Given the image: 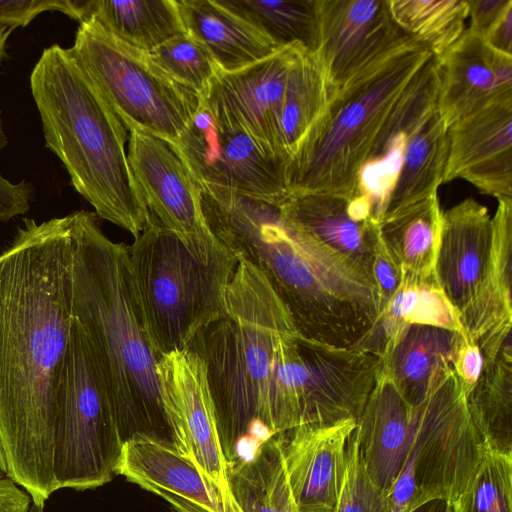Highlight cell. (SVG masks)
I'll list each match as a JSON object with an SVG mask.
<instances>
[{
  "mask_svg": "<svg viewBox=\"0 0 512 512\" xmlns=\"http://www.w3.org/2000/svg\"><path fill=\"white\" fill-rule=\"evenodd\" d=\"M443 183L464 179L482 193L512 198V93L448 126Z\"/></svg>",
  "mask_w": 512,
  "mask_h": 512,
  "instance_id": "e0dca14e",
  "label": "cell"
},
{
  "mask_svg": "<svg viewBox=\"0 0 512 512\" xmlns=\"http://www.w3.org/2000/svg\"><path fill=\"white\" fill-rule=\"evenodd\" d=\"M409 36L391 53L338 87L328 107L285 165L289 196L351 199L357 175L397 102L433 57Z\"/></svg>",
  "mask_w": 512,
  "mask_h": 512,
  "instance_id": "8992f818",
  "label": "cell"
},
{
  "mask_svg": "<svg viewBox=\"0 0 512 512\" xmlns=\"http://www.w3.org/2000/svg\"><path fill=\"white\" fill-rule=\"evenodd\" d=\"M409 512H455V506L452 502L445 499H432Z\"/></svg>",
  "mask_w": 512,
  "mask_h": 512,
  "instance_id": "bcb514c9",
  "label": "cell"
},
{
  "mask_svg": "<svg viewBox=\"0 0 512 512\" xmlns=\"http://www.w3.org/2000/svg\"><path fill=\"white\" fill-rule=\"evenodd\" d=\"M319 55L334 91L391 53L408 36L386 0H316Z\"/></svg>",
  "mask_w": 512,
  "mask_h": 512,
  "instance_id": "9a60e30c",
  "label": "cell"
},
{
  "mask_svg": "<svg viewBox=\"0 0 512 512\" xmlns=\"http://www.w3.org/2000/svg\"><path fill=\"white\" fill-rule=\"evenodd\" d=\"M127 251L152 348L159 357L189 349L198 332L224 313L239 260L228 250L209 264L198 261L152 214Z\"/></svg>",
  "mask_w": 512,
  "mask_h": 512,
  "instance_id": "52a82bcc",
  "label": "cell"
},
{
  "mask_svg": "<svg viewBox=\"0 0 512 512\" xmlns=\"http://www.w3.org/2000/svg\"><path fill=\"white\" fill-rule=\"evenodd\" d=\"M382 359L361 348H339L290 333L276 379L273 432L359 417Z\"/></svg>",
  "mask_w": 512,
  "mask_h": 512,
  "instance_id": "8fae6325",
  "label": "cell"
},
{
  "mask_svg": "<svg viewBox=\"0 0 512 512\" xmlns=\"http://www.w3.org/2000/svg\"><path fill=\"white\" fill-rule=\"evenodd\" d=\"M489 258L482 278L460 311L465 336L480 349L484 366L492 362L512 326V198H497Z\"/></svg>",
  "mask_w": 512,
  "mask_h": 512,
  "instance_id": "44dd1931",
  "label": "cell"
},
{
  "mask_svg": "<svg viewBox=\"0 0 512 512\" xmlns=\"http://www.w3.org/2000/svg\"><path fill=\"white\" fill-rule=\"evenodd\" d=\"M372 277L379 292L382 311L399 288L403 271L399 263L385 246L380 234L374 250Z\"/></svg>",
  "mask_w": 512,
  "mask_h": 512,
  "instance_id": "60d3db41",
  "label": "cell"
},
{
  "mask_svg": "<svg viewBox=\"0 0 512 512\" xmlns=\"http://www.w3.org/2000/svg\"><path fill=\"white\" fill-rule=\"evenodd\" d=\"M149 53L171 78L200 98L206 97L211 84L223 71L211 53L187 32Z\"/></svg>",
  "mask_w": 512,
  "mask_h": 512,
  "instance_id": "8d00e7d4",
  "label": "cell"
},
{
  "mask_svg": "<svg viewBox=\"0 0 512 512\" xmlns=\"http://www.w3.org/2000/svg\"><path fill=\"white\" fill-rule=\"evenodd\" d=\"M127 156L150 214L198 261L209 264L228 251L210 230L200 185L171 142L131 130Z\"/></svg>",
  "mask_w": 512,
  "mask_h": 512,
  "instance_id": "4fadbf2b",
  "label": "cell"
},
{
  "mask_svg": "<svg viewBox=\"0 0 512 512\" xmlns=\"http://www.w3.org/2000/svg\"><path fill=\"white\" fill-rule=\"evenodd\" d=\"M448 150V126L436 108L407 142L402 168L386 212L437 194L444 180Z\"/></svg>",
  "mask_w": 512,
  "mask_h": 512,
  "instance_id": "d6a6232c",
  "label": "cell"
},
{
  "mask_svg": "<svg viewBox=\"0 0 512 512\" xmlns=\"http://www.w3.org/2000/svg\"><path fill=\"white\" fill-rule=\"evenodd\" d=\"M410 325L440 327L464 334L460 313L445 296L437 278L403 275L396 293L359 347L382 357Z\"/></svg>",
  "mask_w": 512,
  "mask_h": 512,
  "instance_id": "83f0119b",
  "label": "cell"
},
{
  "mask_svg": "<svg viewBox=\"0 0 512 512\" xmlns=\"http://www.w3.org/2000/svg\"><path fill=\"white\" fill-rule=\"evenodd\" d=\"M334 92L317 52L301 48L289 73L280 119L286 162L322 118Z\"/></svg>",
  "mask_w": 512,
  "mask_h": 512,
  "instance_id": "1f68e13d",
  "label": "cell"
},
{
  "mask_svg": "<svg viewBox=\"0 0 512 512\" xmlns=\"http://www.w3.org/2000/svg\"><path fill=\"white\" fill-rule=\"evenodd\" d=\"M6 476L0 473V479L5 478Z\"/></svg>",
  "mask_w": 512,
  "mask_h": 512,
  "instance_id": "f907efd6",
  "label": "cell"
},
{
  "mask_svg": "<svg viewBox=\"0 0 512 512\" xmlns=\"http://www.w3.org/2000/svg\"><path fill=\"white\" fill-rule=\"evenodd\" d=\"M172 144L199 185L232 190L279 206L288 198L286 161L264 151L242 126L203 98Z\"/></svg>",
  "mask_w": 512,
  "mask_h": 512,
  "instance_id": "7c38bea8",
  "label": "cell"
},
{
  "mask_svg": "<svg viewBox=\"0 0 512 512\" xmlns=\"http://www.w3.org/2000/svg\"><path fill=\"white\" fill-rule=\"evenodd\" d=\"M395 25L439 56L464 32L467 0H386Z\"/></svg>",
  "mask_w": 512,
  "mask_h": 512,
  "instance_id": "d590c367",
  "label": "cell"
},
{
  "mask_svg": "<svg viewBox=\"0 0 512 512\" xmlns=\"http://www.w3.org/2000/svg\"><path fill=\"white\" fill-rule=\"evenodd\" d=\"M12 31V28H9L8 26L0 23V64L2 62L3 57L6 55L5 45Z\"/></svg>",
  "mask_w": 512,
  "mask_h": 512,
  "instance_id": "7dc6e473",
  "label": "cell"
},
{
  "mask_svg": "<svg viewBox=\"0 0 512 512\" xmlns=\"http://www.w3.org/2000/svg\"><path fill=\"white\" fill-rule=\"evenodd\" d=\"M482 39L490 48L512 56V5L504 11Z\"/></svg>",
  "mask_w": 512,
  "mask_h": 512,
  "instance_id": "ee69618b",
  "label": "cell"
},
{
  "mask_svg": "<svg viewBox=\"0 0 512 512\" xmlns=\"http://www.w3.org/2000/svg\"><path fill=\"white\" fill-rule=\"evenodd\" d=\"M483 367L484 361L479 347L464 336L455 353L452 369L462 383L466 396L478 381Z\"/></svg>",
  "mask_w": 512,
  "mask_h": 512,
  "instance_id": "b9f144b4",
  "label": "cell"
},
{
  "mask_svg": "<svg viewBox=\"0 0 512 512\" xmlns=\"http://www.w3.org/2000/svg\"><path fill=\"white\" fill-rule=\"evenodd\" d=\"M301 48L283 47L240 70L222 71L203 98L242 126L264 151L285 161L280 119L289 73Z\"/></svg>",
  "mask_w": 512,
  "mask_h": 512,
  "instance_id": "2e32d148",
  "label": "cell"
},
{
  "mask_svg": "<svg viewBox=\"0 0 512 512\" xmlns=\"http://www.w3.org/2000/svg\"><path fill=\"white\" fill-rule=\"evenodd\" d=\"M469 6L470 25L467 28L481 39L512 5V0H467Z\"/></svg>",
  "mask_w": 512,
  "mask_h": 512,
  "instance_id": "7bdbcfd3",
  "label": "cell"
},
{
  "mask_svg": "<svg viewBox=\"0 0 512 512\" xmlns=\"http://www.w3.org/2000/svg\"><path fill=\"white\" fill-rule=\"evenodd\" d=\"M347 202L329 194L294 195L285 200L280 211L289 222L372 277L378 224L373 220H354Z\"/></svg>",
  "mask_w": 512,
  "mask_h": 512,
  "instance_id": "d4e9b609",
  "label": "cell"
},
{
  "mask_svg": "<svg viewBox=\"0 0 512 512\" xmlns=\"http://www.w3.org/2000/svg\"><path fill=\"white\" fill-rule=\"evenodd\" d=\"M84 8L83 21L93 17L121 41L146 52L187 32L177 0H85Z\"/></svg>",
  "mask_w": 512,
  "mask_h": 512,
  "instance_id": "f546056e",
  "label": "cell"
},
{
  "mask_svg": "<svg viewBox=\"0 0 512 512\" xmlns=\"http://www.w3.org/2000/svg\"><path fill=\"white\" fill-rule=\"evenodd\" d=\"M75 213L72 313L86 338L123 445L148 440L178 452L133 286L127 245L89 211Z\"/></svg>",
  "mask_w": 512,
  "mask_h": 512,
  "instance_id": "3957f363",
  "label": "cell"
},
{
  "mask_svg": "<svg viewBox=\"0 0 512 512\" xmlns=\"http://www.w3.org/2000/svg\"><path fill=\"white\" fill-rule=\"evenodd\" d=\"M118 475L163 499L176 512H244L174 449L148 440L126 442Z\"/></svg>",
  "mask_w": 512,
  "mask_h": 512,
  "instance_id": "ffe728a7",
  "label": "cell"
},
{
  "mask_svg": "<svg viewBox=\"0 0 512 512\" xmlns=\"http://www.w3.org/2000/svg\"><path fill=\"white\" fill-rule=\"evenodd\" d=\"M85 0H0V23L9 28L27 26L44 11H59L82 22Z\"/></svg>",
  "mask_w": 512,
  "mask_h": 512,
  "instance_id": "ab89813d",
  "label": "cell"
},
{
  "mask_svg": "<svg viewBox=\"0 0 512 512\" xmlns=\"http://www.w3.org/2000/svg\"><path fill=\"white\" fill-rule=\"evenodd\" d=\"M356 425V419H345L305 424L278 433L299 512H335L346 446Z\"/></svg>",
  "mask_w": 512,
  "mask_h": 512,
  "instance_id": "ac0fdd59",
  "label": "cell"
},
{
  "mask_svg": "<svg viewBox=\"0 0 512 512\" xmlns=\"http://www.w3.org/2000/svg\"><path fill=\"white\" fill-rule=\"evenodd\" d=\"M0 473L7 477V475H6L5 460H4V455H3V452H2L1 444H0Z\"/></svg>",
  "mask_w": 512,
  "mask_h": 512,
  "instance_id": "c3c4849f",
  "label": "cell"
},
{
  "mask_svg": "<svg viewBox=\"0 0 512 512\" xmlns=\"http://www.w3.org/2000/svg\"><path fill=\"white\" fill-rule=\"evenodd\" d=\"M291 315L255 266L239 260L226 288L225 310L193 339L204 362L217 429L228 465L242 446L273 433L275 390Z\"/></svg>",
  "mask_w": 512,
  "mask_h": 512,
  "instance_id": "277c9868",
  "label": "cell"
},
{
  "mask_svg": "<svg viewBox=\"0 0 512 512\" xmlns=\"http://www.w3.org/2000/svg\"><path fill=\"white\" fill-rule=\"evenodd\" d=\"M156 372L178 453L225 495L233 496L203 360L189 349L169 352L159 358Z\"/></svg>",
  "mask_w": 512,
  "mask_h": 512,
  "instance_id": "5bb4252c",
  "label": "cell"
},
{
  "mask_svg": "<svg viewBox=\"0 0 512 512\" xmlns=\"http://www.w3.org/2000/svg\"><path fill=\"white\" fill-rule=\"evenodd\" d=\"M44 506L32 502L28 512H44Z\"/></svg>",
  "mask_w": 512,
  "mask_h": 512,
  "instance_id": "681fc988",
  "label": "cell"
},
{
  "mask_svg": "<svg viewBox=\"0 0 512 512\" xmlns=\"http://www.w3.org/2000/svg\"><path fill=\"white\" fill-rule=\"evenodd\" d=\"M416 420L417 406L407 402L381 366L355 434L369 478L387 497L404 464Z\"/></svg>",
  "mask_w": 512,
  "mask_h": 512,
  "instance_id": "7402d4cb",
  "label": "cell"
},
{
  "mask_svg": "<svg viewBox=\"0 0 512 512\" xmlns=\"http://www.w3.org/2000/svg\"><path fill=\"white\" fill-rule=\"evenodd\" d=\"M30 495L8 477L0 479V512H28Z\"/></svg>",
  "mask_w": 512,
  "mask_h": 512,
  "instance_id": "f6af8a7d",
  "label": "cell"
},
{
  "mask_svg": "<svg viewBox=\"0 0 512 512\" xmlns=\"http://www.w3.org/2000/svg\"><path fill=\"white\" fill-rule=\"evenodd\" d=\"M201 203L215 237L262 272L301 336L355 348L369 335L381 311L370 275L289 222L279 205L218 187H204Z\"/></svg>",
  "mask_w": 512,
  "mask_h": 512,
  "instance_id": "7a4b0ae2",
  "label": "cell"
},
{
  "mask_svg": "<svg viewBox=\"0 0 512 512\" xmlns=\"http://www.w3.org/2000/svg\"><path fill=\"white\" fill-rule=\"evenodd\" d=\"M491 239V217L487 208L475 199L467 198L443 212L435 275L459 313L482 278Z\"/></svg>",
  "mask_w": 512,
  "mask_h": 512,
  "instance_id": "603a6c76",
  "label": "cell"
},
{
  "mask_svg": "<svg viewBox=\"0 0 512 512\" xmlns=\"http://www.w3.org/2000/svg\"><path fill=\"white\" fill-rule=\"evenodd\" d=\"M46 147L64 164L95 214L136 237L150 212L129 164L127 129L69 48L43 50L30 75Z\"/></svg>",
  "mask_w": 512,
  "mask_h": 512,
  "instance_id": "5b68a950",
  "label": "cell"
},
{
  "mask_svg": "<svg viewBox=\"0 0 512 512\" xmlns=\"http://www.w3.org/2000/svg\"><path fill=\"white\" fill-rule=\"evenodd\" d=\"M471 420L490 450L512 454V347L509 337L466 396Z\"/></svg>",
  "mask_w": 512,
  "mask_h": 512,
  "instance_id": "836d02e7",
  "label": "cell"
},
{
  "mask_svg": "<svg viewBox=\"0 0 512 512\" xmlns=\"http://www.w3.org/2000/svg\"><path fill=\"white\" fill-rule=\"evenodd\" d=\"M465 334L428 325H410L382 355V367L412 406L428 395L452 362Z\"/></svg>",
  "mask_w": 512,
  "mask_h": 512,
  "instance_id": "484cf974",
  "label": "cell"
},
{
  "mask_svg": "<svg viewBox=\"0 0 512 512\" xmlns=\"http://www.w3.org/2000/svg\"><path fill=\"white\" fill-rule=\"evenodd\" d=\"M455 512H512V454L487 448Z\"/></svg>",
  "mask_w": 512,
  "mask_h": 512,
  "instance_id": "74e56055",
  "label": "cell"
},
{
  "mask_svg": "<svg viewBox=\"0 0 512 512\" xmlns=\"http://www.w3.org/2000/svg\"><path fill=\"white\" fill-rule=\"evenodd\" d=\"M443 212L438 194L387 211L377 222L379 234L403 275L436 278L435 261Z\"/></svg>",
  "mask_w": 512,
  "mask_h": 512,
  "instance_id": "f1b7e54d",
  "label": "cell"
},
{
  "mask_svg": "<svg viewBox=\"0 0 512 512\" xmlns=\"http://www.w3.org/2000/svg\"><path fill=\"white\" fill-rule=\"evenodd\" d=\"M486 450L469 415L464 387L449 368L417 405L412 442L387 497L389 512H409L432 499L455 503Z\"/></svg>",
  "mask_w": 512,
  "mask_h": 512,
  "instance_id": "9c48e42d",
  "label": "cell"
},
{
  "mask_svg": "<svg viewBox=\"0 0 512 512\" xmlns=\"http://www.w3.org/2000/svg\"><path fill=\"white\" fill-rule=\"evenodd\" d=\"M494 50L467 28L442 54L435 56L437 111L447 126L485 106L501 94Z\"/></svg>",
  "mask_w": 512,
  "mask_h": 512,
  "instance_id": "cb8c5ba5",
  "label": "cell"
},
{
  "mask_svg": "<svg viewBox=\"0 0 512 512\" xmlns=\"http://www.w3.org/2000/svg\"><path fill=\"white\" fill-rule=\"evenodd\" d=\"M186 31L224 72H234L276 52L277 47L217 0H177Z\"/></svg>",
  "mask_w": 512,
  "mask_h": 512,
  "instance_id": "4316f807",
  "label": "cell"
},
{
  "mask_svg": "<svg viewBox=\"0 0 512 512\" xmlns=\"http://www.w3.org/2000/svg\"><path fill=\"white\" fill-rule=\"evenodd\" d=\"M228 479L244 512H299L278 434L259 442L250 456L229 464Z\"/></svg>",
  "mask_w": 512,
  "mask_h": 512,
  "instance_id": "4dcf8cb0",
  "label": "cell"
},
{
  "mask_svg": "<svg viewBox=\"0 0 512 512\" xmlns=\"http://www.w3.org/2000/svg\"><path fill=\"white\" fill-rule=\"evenodd\" d=\"M249 23L277 47L299 45L316 51L318 18L316 0H217Z\"/></svg>",
  "mask_w": 512,
  "mask_h": 512,
  "instance_id": "e575fe53",
  "label": "cell"
},
{
  "mask_svg": "<svg viewBox=\"0 0 512 512\" xmlns=\"http://www.w3.org/2000/svg\"><path fill=\"white\" fill-rule=\"evenodd\" d=\"M335 512H389L387 496L373 484L365 470L355 431L346 446L345 470Z\"/></svg>",
  "mask_w": 512,
  "mask_h": 512,
  "instance_id": "f35d334b",
  "label": "cell"
},
{
  "mask_svg": "<svg viewBox=\"0 0 512 512\" xmlns=\"http://www.w3.org/2000/svg\"><path fill=\"white\" fill-rule=\"evenodd\" d=\"M436 103L437 74L433 56L397 102L358 172L357 194L369 201L376 222L388 207L411 134L437 108Z\"/></svg>",
  "mask_w": 512,
  "mask_h": 512,
  "instance_id": "d6986e66",
  "label": "cell"
},
{
  "mask_svg": "<svg viewBox=\"0 0 512 512\" xmlns=\"http://www.w3.org/2000/svg\"><path fill=\"white\" fill-rule=\"evenodd\" d=\"M75 213L25 218L0 253V444L6 475L44 506L72 323Z\"/></svg>",
  "mask_w": 512,
  "mask_h": 512,
  "instance_id": "6da1fadb",
  "label": "cell"
},
{
  "mask_svg": "<svg viewBox=\"0 0 512 512\" xmlns=\"http://www.w3.org/2000/svg\"><path fill=\"white\" fill-rule=\"evenodd\" d=\"M123 443L84 333L72 315L54 437L57 490L99 488L118 476Z\"/></svg>",
  "mask_w": 512,
  "mask_h": 512,
  "instance_id": "30bf717a",
  "label": "cell"
},
{
  "mask_svg": "<svg viewBox=\"0 0 512 512\" xmlns=\"http://www.w3.org/2000/svg\"><path fill=\"white\" fill-rule=\"evenodd\" d=\"M75 61L128 131L175 143L200 97L171 78L149 52L107 31L93 17L77 28Z\"/></svg>",
  "mask_w": 512,
  "mask_h": 512,
  "instance_id": "ba28073f",
  "label": "cell"
}]
</instances>
